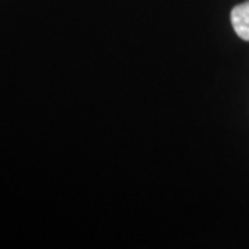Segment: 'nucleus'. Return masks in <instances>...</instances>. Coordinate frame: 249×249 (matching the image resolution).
<instances>
[{"label": "nucleus", "instance_id": "f257e3e1", "mask_svg": "<svg viewBox=\"0 0 249 249\" xmlns=\"http://www.w3.org/2000/svg\"><path fill=\"white\" fill-rule=\"evenodd\" d=\"M231 25L241 39L249 42V0L231 10Z\"/></svg>", "mask_w": 249, "mask_h": 249}]
</instances>
